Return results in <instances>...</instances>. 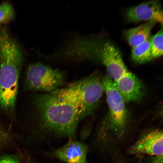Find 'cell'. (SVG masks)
Wrapping results in <instances>:
<instances>
[{
	"label": "cell",
	"mask_w": 163,
	"mask_h": 163,
	"mask_svg": "<svg viewBox=\"0 0 163 163\" xmlns=\"http://www.w3.org/2000/svg\"><path fill=\"white\" fill-rule=\"evenodd\" d=\"M35 104L40 127L51 135L72 136L83 119L72 106L52 92L39 95Z\"/></svg>",
	"instance_id": "6da1fadb"
},
{
	"label": "cell",
	"mask_w": 163,
	"mask_h": 163,
	"mask_svg": "<svg viewBox=\"0 0 163 163\" xmlns=\"http://www.w3.org/2000/svg\"><path fill=\"white\" fill-rule=\"evenodd\" d=\"M23 61L16 42L8 35L0 36V106L5 110L14 106Z\"/></svg>",
	"instance_id": "7a4b0ae2"
},
{
	"label": "cell",
	"mask_w": 163,
	"mask_h": 163,
	"mask_svg": "<svg viewBox=\"0 0 163 163\" xmlns=\"http://www.w3.org/2000/svg\"><path fill=\"white\" fill-rule=\"evenodd\" d=\"M65 79L64 73L61 71L41 63L31 65L27 71V85L33 90L51 92L59 88Z\"/></svg>",
	"instance_id": "3957f363"
},
{
	"label": "cell",
	"mask_w": 163,
	"mask_h": 163,
	"mask_svg": "<svg viewBox=\"0 0 163 163\" xmlns=\"http://www.w3.org/2000/svg\"><path fill=\"white\" fill-rule=\"evenodd\" d=\"M102 79L98 72H94L69 85L78 97L85 117L93 112L102 97L104 91Z\"/></svg>",
	"instance_id": "277c9868"
},
{
	"label": "cell",
	"mask_w": 163,
	"mask_h": 163,
	"mask_svg": "<svg viewBox=\"0 0 163 163\" xmlns=\"http://www.w3.org/2000/svg\"><path fill=\"white\" fill-rule=\"evenodd\" d=\"M104 91L110 111L111 126L115 130L123 129L127 119L125 101L114 81L108 75L103 78Z\"/></svg>",
	"instance_id": "5b68a950"
},
{
	"label": "cell",
	"mask_w": 163,
	"mask_h": 163,
	"mask_svg": "<svg viewBox=\"0 0 163 163\" xmlns=\"http://www.w3.org/2000/svg\"><path fill=\"white\" fill-rule=\"evenodd\" d=\"M126 17L129 22L154 21L163 24V10L158 0L148 1L129 8Z\"/></svg>",
	"instance_id": "8992f818"
},
{
	"label": "cell",
	"mask_w": 163,
	"mask_h": 163,
	"mask_svg": "<svg viewBox=\"0 0 163 163\" xmlns=\"http://www.w3.org/2000/svg\"><path fill=\"white\" fill-rule=\"evenodd\" d=\"M162 131L156 129L144 136L132 145L129 152L132 154H144L157 156L163 155Z\"/></svg>",
	"instance_id": "52a82bcc"
},
{
	"label": "cell",
	"mask_w": 163,
	"mask_h": 163,
	"mask_svg": "<svg viewBox=\"0 0 163 163\" xmlns=\"http://www.w3.org/2000/svg\"><path fill=\"white\" fill-rule=\"evenodd\" d=\"M88 151V146L84 143L71 140L50 154L52 157L66 163H87Z\"/></svg>",
	"instance_id": "ba28073f"
},
{
	"label": "cell",
	"mask_w": 163,
	"mask_h": 163,
	"mask_svg": "<svg viewBox=\"0 0 163 163\" xmlns=\"http://www.w3.org/2000/svg\"><path fill=\"white\" fill-rule=\"evenodd\" d=\"M114 82L125 101L138 102L142 98L144 95L143 85L132 73L128 72Z\"/></svg>",
	"instance_id": "9c48e42d"
},
{
	"label": "cell",
	"mask_w": 163,
	"mask_h": 163,
	"mask_svg": "<svg viewBox=\"0 0 163 163\" xmlns=\"http://www.w3.org/2000/svg\"><path fill=\"white\" fill-rule=\"evenodd\" d=\"M157 22L149 21L138 27L127 30L125 37L132 48L150 38L151 31Z\"/></svg>",
	"instance_id": "30bf717a"
},
{
	"label": "cell",
	"mask_w": 163,
	"mask_h": 163,
	"mask_svg": "<svg viewBox=\"0 0 163 163\" xmlns=\"http://www.w3.org/2000/svg\"><path fill=\"white\" fill-rule=\"evenodd\" d=\"M131 56L136 62L142 63L153 58L150 44V37L141 43L132 48Z\"/></svg>",
	"instance_id": "8fae6325"
},
{
	"label": "cell",
	"mask_w": 163,
	"mask_h": 163,
	"mask_svg": "<svg viewBox=\"0 0 163 163\" xmlns=\"http://www.w3.org/2000/svg\"><path fill=\"white\" fill-rule=\"evenodd\" d=\"M163 29L150 38V44L153 58L160 57L163 55Z\"/></svg>",
	"instance_id": "7c38bea8"
},
{
	"label": "cell",
	"mask_w": 163,
	"mask_h": 163,
	"mask_svg": "<svg viewBox=\"0 0 163 163\" xmlns=\"http://www.w3.org/2000/svg\"><path fill=\"white\" fill-rule=\"evenodd\" d=\"M14 16V8L10 3L5 2L0 5V24L9 22Z\"/></svg>",
	"instance_id": "4fadbf2b"
},
{
	"label": "cell",
	"mask_w": 163,
	"mask_h": 163,
	"mask_svg": "<svg viewBox=\"0 0 163 163\" xmlns=\"http://www.w3.org/2000/svg\"><path fill=\"white\" fill-rule=\"evenodd\" d=\"M0 163H20L16 158L6 156L0 158Z\"/></svg>",
	"instance_id": "5bb4252c"
},
{
	"label": "cell",
	"mask_w": 163,
	"mask_h": 163,
	"mask_svg": "<svg viewBox=\"0 0 163 163\" xmlns=\"http://www.w3.org/2000/svg\"><path fill=\"white\" fill-rule=\"evenodd\" d=\"M151 163H163V155L155 156L152 160Z\"/></svg>",
	"instance_id": "9a60e30c"
},
{
	"label": "cell",
	"mask_w": 163,
	"mask_h": 163,
	"mask_svg": "<svg viewBox=\"0 0 163 163\" xmlns=\"http://www.w3.org/2000/svg\"><path fill=\"white\" fill-rule=\"evenodd\" d=\"M4 133L0 129V144L4 140Z\"/></svg>",
	"instance_id": "2e32d148"
}]
</instances>
